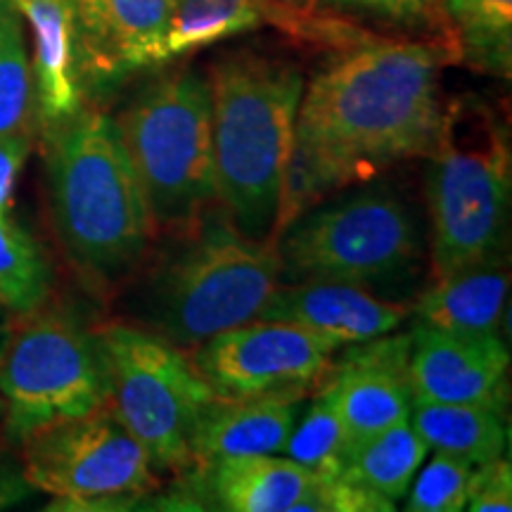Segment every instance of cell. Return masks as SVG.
I'll use <instances>...</instances> for the list:
<instances>
[{"instance_id":"7402d4cb","label":"cell","mask_w":512,"mask_h":512,"mask_svg":"<svg viewBox=\"0 0 512 512\" xmlns=\"http://www.w3.org/2000/svg\"><path fill=\"white\" fill-rule=\"evenodd\" d=\"M456 57L472 69L510 76L512 0H444Z\"/></svg>"},{"instance_id":"5bb4252c","label":"cell","mask_w":512,"mask_h":512,"mask_svg":"<svg viewBox=\"0 0 512 512\" xmlns=\"http://www.w3.org/2000/svg\"><path fill=\"white\" fill-rule=\"evenodd\" d=\"M411 335H382L351 344L332 375L349 451L363 439L406 420L413 406L408 380Z\"/></svg>"},{"instance_id":"603a6c76","label":"cell","mask_w":512,"mask_h":512,"mask_svg":"<svg viewBox=\"0 0 512 512\" xmlns=\"http://www.w3.org/2000/svg\"><path fill=\"white\" fill-rule=\"evenodd\" d=\"M266 19V0H169V60L223 38L245 34Z\"/></svg>"},{"instance_id":"8fae6325","label":"cell","mask_w":512,"mask_h":512,"mask_svg":"<svg viewBox=\"0 0 512 512\" xmlns=\"http://www.w3.org/2000/svg\"><path fill=\"white\" fill-rule=\"evenodd\" d=\"M337 347L290 323L252 320L197 344L192 366L216 396L240 399L309 387L330 370Z\"/></svg>"},{"instance_id":"9c48e42d","label":"cell","mask_w":512,"mask_h":512,"mask_svg":"<svg viewBox=\"0 0 512 512\" xmlns=\"http://www.w3.org/2000/svg\"><path fill=\"white\" fill-rule=\"evenodd\" d=\"M3 427L27 441L43 427L81 418L107 406V370L98 332L76 313H38L17 332L0 361Z\"/></svg>"},{"instance_id":"44dd1931","label":"cell","mask_w":512,"mask_h":512,"mask_svg":"<svg viewBox=\"0 0 512 512\" xmlns=\"http://www.w3.org/2000/svg\"><path fill=\"white\" fill-rule=\"evenodd\" d=\"M427 451L430 448L406 418L351 448L339 477L389 501H399L408 494V486L425 463Z\"/></svg>"},{"instance_id":"52a82bcc","label":"cell","mask_w":512,"mask_h":512,"mask_svg":"<svg viewBox=\"0 0 512 512\" xmlns=\"http://www.w3.org/2000/svg\"><path fill=\"white\" fill-rule=\"evenodd\" d=\"M107 406L145 448L155 470L192 465V434L214 389L178 347L155 332L112 323L98 330Z\"/></svg>"},{"instance_id":"ac0fdd59","label":"cell","mask_w":512,"mask_h":512,"mask_svg":"<svg viewBox=\"0 0 512 512\" xmlns=\"http://www.w3.org/2000/svg\"><path fill=\"white\" fill-rule=\"evenodd\" d=\"M27 19L34 46V102L41 126L72 117L83 107L76 60V0H12Z\"/></svg>"},{"instance_id":"4316f807","label":"cell","mask_w":512,"mask_h":512,"mask_svg":"<svg viewBox=\"0 0 512 512\" xmlns=\"http://www.w3.org/2000/svg\"><path fill=\"white\" fill-rule=\"evenodd\" d=\"M437 453V451H434ZM422 467V465H420ZM475 467L463 463V460L437 453L418 470L408 489L406 510L411 512H460L467 505L470 494V482Z\"/></svg>"},{"instance_id":"ba28073f","label":"cell","mask_w":512,"mask_h":512,"mask_svg":"<svg viewBox=\"0 0 512 512\" xmlns=\"http://www.w3.org/2000/svg\"><path fill=\"white\" fill-rule=\"evenodd\" d=\"M280 275L375 285L406 273L420 254L413 214L394 192L368 188L313 204L275 233Z\"/></svg>"},{"instance_id":"7c38bea8","label":"cell","mask_w":512,"mask_h":512,"mask_svg":"<svg viewBox=\"0 0 512 512\" xmlns=\"http://www.w3.org/2000/svg\"><path fill=\"white\" fill-rule=\"evenodd\" d=\"M169 0H76V60L83 95H105L133 74L169 62Z\"/></svg>"},{"instance_id":"4dcf8cb0","label":"cell","mask_w":512,"mask_h":512,"mask_svg":"<svg viewBox=\"0 0 512 512\" xmlns=\"http://www.w3.org/2000/svg\"><path fill=\"white\" fill-rule=\"evenodd\" d=\"M34 491L36 489L27 482L22 467H19L12 458L0 453V510L27 501Z\"/></svg>"},{"instance_id":"d4e9b609","label":"cell","mask_w":512,"mask_h":512,"mask_svg":"<svg viewBox=\"0 0 512 512\" xmlns=\"http://www.w3.org/2000/svg\"><path fill=\"white\" fill-rule=\"evenodd\" d=\"M285 458L304 465L320 477H339L349 456V439L339 415L332 384L299 413L294 430L283 448Z\"/></svg>"},{"instance_id":"8992f818","label":"cell","mask_w":512,"mask_h":512,"mask_svg":"<svg viewBox=\"0 0 512 512\" xmlns=\"http://www.w3.org/2000/svg\"><path fill=\"white\" fill-rule=\"evenodd\" d=\"M155 226L188 228L214 200L211 88L174 69L140 91L117 121Z\"/></svg>"},{"instance_id":"2e32d148","label":"cell","mask_w":512,"mask_h":512,"mask_svg":"<svg viewBox=\"0 0 512 512\" xmlns=\"http://www.w3.org/2000/svg\"><path fill=\"white\" fill-rule=\"evenodd\" d=\"M320 475L290 458L238 456L195 463L188 501L226 512H299Z\"/></svg>"},{"instance_id":"f1b7e54d","label":"cell","mask_w":512,"mask_h":512,"mask_svg":"<svg viewBox=\"0 0 512 512\" xmlns=\"http://www.w3.org/2000/svg\"><path fill=\"white\" fill-rule=\"evenodd\" d=\"M467 510L472 512H510L512 510V470L503 458L479 465L472 472Z\"/></svg>"},{"instance_id":"83f0119b","label":"cell","mask_w":512,"mask_h":512,"mask_svg":"<svg viewBox=\"0 0 512 512\" xmlns=\"http://www.w3.org/2000/svg\"><path fill=\"white\" fill-rule=\"evenodd\" d=\"M330 3L366 10L370 15L396 24H408V27L441 29L453 41L444 12V0H330ZM453 48H456V43H453Z\"/></svg>"},{"instance_id":"d6986e66","label":"cell","mask_w":512,"mask_h":512,"mask_svg":"<svg viewBox=\"0 0 512 512\" xmlns=\"http://www.w3.org/2000/svg\"><path fill=\"white\" fill-rule=\"evenodd\" d=\"M508 273L494 261L444 275L415 306L420 323L456 335H498L508 302Z\"/></svg>"},{"instance_id":"5b68a950","label":"cell","mask_w":512,"mask_h":512,"mask_svg":"<svg viewBox=\"0 0 512 512\" xmlns=\"http://www.w3.org/2000/svg\"><path fill=\"white\" fill-rule=\"evenodd\" d=\"M427 202L439 278L494 261L510 209V147L484 110L453 107L430 152Z\"/></svg>"},{"instance_id":"6da1fadb","label":"cell","mask_w":512,"mask_h":512,"mask_svg":"<svg viewBox=\"0 0 512 512\" xmlns=\"http://www.w3.org/2000/svg\"><path fill=\"white\" fill-rule=\"evenodd\" d=\"M444 60L425 43L370 36L313 76L294 121L273 235L337 188L399 159L430 155L444 117Z\"/></svg>"},{"instance_id":"9a60e30c","label":"cell","mask_w":512,"mask_h":512,"mask_svg":"<svg viewBox=\"0 0 512 512\" xmlns=\"http://www.w3.org/2000/svg\"><path fill=\"white\" fill-rule=\"evenodd\" d=\"M406 316V306L384 302L363 285L299 280L297 285L275 287L256 320L299 325L339 349L394 332Z\"/></svg>"},{"instance_id":"3957f363","label":"cell","mask_w":512,"mask_h":512,"mask_svg":"<svg viewBox=\"0 0 512 512\" xmlns=\"http://www.w3.org/2000/svg\"><path fill=\"white\" fill-rule=\"evenodd\" d=\"M214 200L247 238L273 235L304 93L290 62L235 53L211 69Z\"/></svg>"},{"instance_id":"277c9868","label":"cell","mask_w":512,"mask_h":512,"mask_svg":"<svg viewBox=\"0 0 512 512\" xmlns=\"http://www.w3.org/2000/svg\"><path fill=\"white\" fill-rule=\"evenodd\" d=\"M278 278L273 242L247 238L226 211L200 216V223H190L188 238L150 273L143 318L174 347H197L259 318Z\"/></svg>"},{"instance_id":"484cf974","label":"cell","mask_w":512,"mask_h":512,"mask_svg":"<svg viewBox=\"0 0 512 512\" xmlns=\"http://www.w3.org/2000/svg\"><path fill=\"white\" fill-rule=\"evenodd\" d=\"M50 280L48 259L36 240L0 214V304L22 316L36 313L46 302Z\"/></svg>"},{"instance_id":"7a4b0ae2","label":"cell","mask_w":512,"mask_h":512,"mask_svg":"<svg viewBox=\"0 0 512 512\" xmlns=\"http://www.w3.org/2000/svg\"><path fill=\"white\" fill-rule=\"evenodd\" d=\"M43 128L60 242L81 273L121 278L145 254L157 226L117 121L81 107Z\"/></svg>"},{"instance_id":"e0dca14e","label":"cell","mask_w":512,"mask_h":512,"mask_svg":"<svg viewBox=\"0 0 512 512\" xmlns=\"http://www.w3.org/2000/svg\"><path fill=\"white\" fill-rule=\"evenodd\" d=\"M306 387L275 389L240 399L216 396L192 434V465L214 458L283 453L302 406Z\"/></svg>"},{"instance_id":"f546056e","label":"cell","mask_w":512,"mask_h":512,"mask_svg":"<svg viewBox=\"0 0 512 512\" xmlns=\"http://www.w3.org/2000/svg\"><path fill=\"white\" fill-rule=\"evenodd\" d=\"M29 155V136H0V214L12 202L19 169Z\"/></svg>"},{"instance_id":"ffe728a7","label":"cell","mask_w":512,"mask_h":512,"mask_svg":"<svg viewBox=\"0 0 512 512\" xmlns=\"http://www.w3.org/2000/svg\"><path fill=\"white\" fill-rule=\"evenodd\" d=\"M408 420L430 451L446 453L472 467L501 458L508 439L503 411L479 403H446L413 396Z\"/></svg>"},{"instance_id":"1f68e13d","label":"cell","mask_w":512,"mask_h":512,"mask_svg":"<svg viewBox=\"0 0 512 512\" xmlns=\"http://www.w3.org/2000/svg\"><path fill=\"white\" fill-rule=\"evenodd\" d=\"M3 418H5V401L3 396H0V425H3Z\"/></svg>"},{"instance_id":"cb8c5ba5","label":"cell","mask_w":512,"mask_h":512,"mask_svg":"<svg viewBox=\"0 0 512 512\" xmlns=\"http://www.w3.org/2000/svg\"><path fill=\"white\" fill-rule=\"evenodd\" d=\"M34 107V69L22 15L12 0H0V136H29Z\"/></svg>"},{"instance_id":"30bf717a","label":"cell","mask_w":512,"mask_h":512,"mask_svg":"<svg viewBox=\"0 0 512 512\" xmlns=\"http://www.w3.org/2000/svg\"><path fill=\"white\" fill-rule=\"evenodd\" d=\"M24 477L55 498L60 510H126L157 489L145 448L110 406L31 434Z\"/></svg>"},{"instance_id":"4fadbf2b","label":"cell","mask_w":512,"mask_h":512,"mask_svg":"<svg viewBox=\"0 0 512 512\" xmlns=\"http://www.w3.org/2000/svg\"><path fill=\"white\" fill-rule=\"evenodd\" d=\"M508 368L510 354L498 335H456L425 323L411 332L408 380L420 399L503 411Z\"/></svg>"}]
</instances>
